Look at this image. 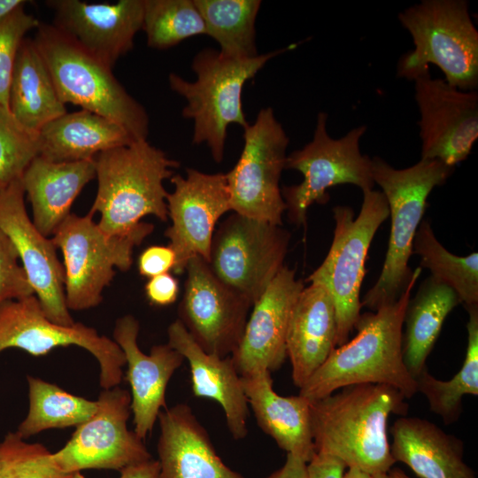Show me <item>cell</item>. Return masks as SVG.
I'll use <instances>...</instances> for the list:
<instances>
[{"label": "cell", "mask_w": 478, "mask_h": 478, "mask_svg": "<svg viewBox=\"0 0 478 478\" xmlns=\"http://www.w3.org/2000/svg\"><path fill=\"white\" fill-rule=\"evenodd\" d=\"M405 399L391 386L364 383L311 401L315 452L371 475L388 473L396 463L388 440V419L392 413L406 414Z\"/></svg>", "instance_id": "cell-1"}, {"label": "cell", "mask_w": 478, "mask_h": 478, "mask_svg": "<svg viewBox=\"0 0 478 478\" xmlns=\"http://www.w3.org/2000/svg\"><path fill=\"white\" fill-rule=\"evenodd\" d=\"M421 269L412 271L397 302L360 314L354 328L356 336L332 351L299 389L301 396L314 401L343 387L364 383L391 386L405 399L417 393L415 379L403 360L402 336L405 308Z\"/></svg>", "instance_id": "cell-2"}, {"label": "cell", "mask_w": 478, "mask_h": 478, "mask_svg": "<svg viewBox=\"0 0 478 478\" xmlns=\"http://www.w3.org/2000/svg\"><path fill=\"white\" fill-rule=\"evenodd\" d=\"M97 191L89 213L100 214V228L111 235H127L148 227L153 215L168 219L164 181L180 163L147 139L99 153L94 158Z\"/></svg>", "instance_id": "cell-3"}, {"label": "cell", "mask_w": 478, "mask_h": 478, "mask_svg": "<svg viewBox=\"0 0 478 478\" xmlns=\"http://www.w3.org/2000/svg\"><path fill=\"white\" fill-rule=\"evenodd\" d=\"M453 171L454 167L436 159L420 158L412 166L397 169L379 157L372 158L373 180L387 200L391 228L381 274L364 296L362 307L375 312L394 304L404 293L412 277L408 261L427 199Z\"/></svg>", "instance_id": "cell-4"}, {"label": "cell", "mask_w": 478, "mask_h": 478, "mask_svg": "<svg viewBox=\"0 0 478 478\" xmlns=\"http://www.w3.org/2000/svg\"><path fill=\"white\" fill-rule=\"evenodd\" d=\"M297 43L245 59L227 58L213 49L196 54L192 69L196 80L189 81L176 73L168 76L171 89L183 96L187 104L182 116L194 122V144L205 143L215 162L223 159L227 127L249 126L242 106L244 83L273 58L297 47Z\"/></svg>", "instance_id": "cell-5"}, {"label": "cell", "mask_w": 478, "mask_h": 478, "mask_svg": "<svg viewBox=\"0 0 478 478\" xmlns=\"http://www.w3.org/2000/svg\"><path fill=\"white\" fill-rule=\"evenodd\" d=\"M414 48L403 54L397 76L414 81L435 65L460 90L478 87V31L465 0H423L398 13Z\"/></svg>", "instance_id": "cell-6"}, {"label": "cell", "mask_w": 478, "mask_h": 478, "mask_svg": "<svg viewBox=\"0 0 478 478\" xmlns=\"http://www.w3.org/2000/svg\"><path fill=\"white\" fill-rule=\"evenodd\" d=\"M34 42L59 98L107 119L135 140L147 139L149 116L114 76L112 69L82 49L53 24L40 22Z\"/></svg>", "instance_id": "cell-7"}, {"label": "cell", "mask_w": 478, "mask_h": 478, "mask_svg": "<svg viewBox=\"0 0 478 478\" xmlns=\"http://www.w3.org/2000/svg\"><path fill=\"white\" fill-rule=\"evenodd\" d=\"M362 192L363 202L357 217L350 206L334 207L335 227L330 249L320 266L307 278L310 282L324 285L333 298L337 320L336 346L348 341L359 319L360 288L368 250L379 227L389 216L387 200L381 191Z\"/></svg>", "instance_id": "cell-8"}, {"label": "cell", "mask_w": 478, "mask_h": 478, "mask_svg": "<svg viewBox=\"0 0 478 478\" xmlns=\"http://www.w3.org/2000/svg\"><path fill=\"white\" fill-rule=\"evenodd\" d=\"M153 229L150 223L130 235H111L100 228L90 213H71L50 237L63 256L68 310L83 311L97 306L103 300L104 289L115 275V268H130L134 248Z\"/></svg>", "instance_id": "cell-9"}, {"label": "cell", "mask_w": 478, "mask_h": 478, "mask_svg": "<svg viewBox=\"0 0 478 478\" xmlns=\"http://www.w3.org/2000/svg\"><path fill=\"white\" fill-rule=\"evenodd\" d=\"M327 126L328 114L321 112L317 116L312 141L287 155L285 169L298 171L304 177L300 183L281 189L288 218L297 226L306 223L312 204L328 202V189L351 184L365 191L374 186L372 158L360 150L366 127H356L343 136L333 138Z\"/></svg>", "instance_id": "cell-10"}, {"label": "cell", "mask_w": 478, "mask_h": 478, "mask_svg": "<svg viewBox=\"0 0 478 478\" xmlns=\"http://www.w3.org/2000/svg\"><path fill=\"white\" fill-rule=\"evenodd\" d=\"M290 236L282 226L233 212L215 229L207 263L252 306L285 266Z\"/></svg>", "instance_id": "cell-11"}, {"label": "cell", "mask_w": 478, "mask_h": 478, "mask_svg": "<svg viewBox=\"0 0 478 478\" xmlns=\"http://www.w3.org/2000/svg\"><path fill=\"white\" fill-rule=\"evenodd\" d=\"M243 148L226 173L231 211L282 226L286 204L280 188L289 139L271 107L262 108L244 128Z\"/></svg>", "instance_id": "cell-12"}, {"label": "cell", "mask_w": 478, "mask_h": 478, "mask_svg": "<svg viewBox=\"0 0 478 478\" xmlns=\"http://www.w3.org/2000/svg\"><path fill=\"white\" fill-rule=\"evenodd\" d=\"M71 345L86 350L97 360L103 389L119 386L126 358L113 339L81 322L72 325L53 322L35 295L0 305V353L17 348L40 357L58 347Z\"/></svg>", "instance_id": "cell-13"}, {"label": "cell", "mask_w": 478, "mask_h": 478, "mask_svg": "<svg viewBox=\"0 0 478 478\" xmlns=\"http://www.w3.org/2000/svg\"><path fill=\"white\" fill-rule=\"evenodd\" d=\"M96 402L93 416L76 427L63 448L50 453L51 463L64 472H120L151 459L143 440L127 428L130 392L119 386L103 389Z\"/></svg>", "instance_id": "cell-14"}, {"label": "cell", "mask_w": 478, "mask_h": 478, "mask_svg": "<svg viewBox=\"0 0 478 478\" xmlns=\"http://www.w3.org/2000/svg\"><path fill=\"white\" fill-rule=\"evenodd\" d=\"M185 272L178 320L205 352L231 356L243 337L251 305L218 279L200 256L189 259Z\"/></svg>", "instance_id": "cell-15"}, {"label": "cell", "mask_w": 478, "mask_h": 478, "mask_svg": "<svg viewBox=\"0 0 478 478\" xmlns=\"http://www.w3.org/2000/svg\"><path fill=\"white\" fill-rule=\"evenodd\" d=\"M170 179L173 190L166 196V206L171 226L165 235L175 253L173 271L181 274L193 257L208 262L215 226L231 211V204L226 173L187 168L185 177L173 174Z\"/></svg>", "instance_id": "cell-16"}, {"label": "cell", "mask_w": 478, "mask_h": 478, "mask_svg": "<svg viewBox=\"0 0 478 478\" xmlns=\"http://www.w3.org/2000/svg\"><path fill=\"white\" fill-rule=\"evenodd\" d=\"M413 81L421 158L455 167L468 157L478 138V93L433 78L429 70Z\"/></svg>", "instance_id": "cell-17"}, {"label": "cell", "mask_w": 478, "mask_h": 478, "mask_svg": "<svg viewBox=\"0 0 478 478\" xmlns=\"http://www.w3.org/2000/svg\"><path fill=\"white\" fill-rule=\"evenodd\" d=\"M0 230L15 247L35 296L46 316L60 325L74 320L65 299V273L57 247L34 225L20 180L0 189Z\"/></svg>", "instance_id": "cell-18"}, {"label": "cell", "mask_w": 478, "mask_h": 478, "mask_svg": "<svg viewBox=\"0 0 478 478\" xmlns=\"http://www.w3.org/2000/svg\"><path fill=\"white\" fill-rule=\"evenodd\" d=\"M53 25L99 61L112 67L134 47L143 29L144 0L114 4L50 0Z\"/></svg>", "instance_id": "cell-19"}, {"label": "cell", "mask_w": 478, "mask_h": 478, "mask_svg": "<svg viewBox=\"0 0 478 478\" xmlns=\"http://www.w3.org/2000/svg\"><path fill=\"white\" fill-rule=\"evenodd\" d=\"M304 287L295 269L284 266L252 305L241 342L230 356L240 376L282 366L290 314Z\"/></svg>", "instance_id": "cell-20"}, {"label": "cell", "mask_w": 478, "mask_h": 478, "mask_svg": "<svg viewBox=\"0 0 478 478\" xmlns=\"http://www.w3.org/2000/svg\"><path fill=\"white\" fill-rule=\"evenodd\" d=\"M139 322L132 315L117 320L113 340L120 346L127 366L134 431L144 440L153 429L159 412L166 408V390L184 358L168 343L153 345L150 354L138 346Z\"/></svg>", "instance_id": "cell-21"}, {"label": "cell", "mask_w": 478, "mask_h": 478, "mask_svg": "<svg viewBox=\"0 0 478 478\" xmlns=\"http://www.w3.org/2000/svg\"><path fill=\"white\" fill-rule=\"evenodd\" d=\"M158 420V478H245L222 461L187 404L165 408Z\"/></svg>", "instance_id": "cell-22"}, {"label": "cell", "mask_w": 478, "mask_h": 478, "mask_svg": "<svg viewBox=\"0 0 478 478\" xmlns=\"http://www.w3.org/2000/svg\"><path fill=\"white\" fill-rule=\"evenodd\" d=\"M167 343L189 362L195 397L210 398L221 406L235 440L248 434L249 405L242 379L230 356L219 357L202 350L177 319L167 328Z\"/></svg>", "instance_id": "cell-23"}, {"label": "cell", "mask_w": 478, "mask_h": 478, "mask_svg": "<svg viewBox=\"0 0 478 478\" xmlns=\"http://www.w3.org/2000/svg\"><path fill=\"white\" fill-rule=\"evenodd\" d=\"M337 320L328 289L311 282L301 290L290 314L287 357L294 384L302 388L336 347Z\"/></svg>", "instance_id": "cell-24"}, {"label": "cell", "mask_w": 478, "mask_h": 478, "mask_svg": "<svg viewBox=\"0 0 478 478\" xmlns=\"http://www.w3.org/2000/svg\"><path fill=\"white\" fill-rule=\"evenodd\" d=\"M245 396L258 427L287 453L308 463L315 454L311 401L298 394L283 397L273 388L271 372L256 370L241 376Z\"/></svg>", "instance_id": "cell-25"}, {"label": "cell", "mask_w": 478, "mask_h": 478, "mask_svg": "<svg viewBox=\"0 0 478 478\" xmlns=\"http://www.w3.org/2000/svg\"><path fill=\"white\" fill-rule=\"evenodd\" d=\"M95 177L94 159L52 162L36 157L20 178L36 228L50 238L72 213L78 195Z\"/></svg>", "instance_id": "cell-26"}, {"label": "cell", "mask_w": 478, "mask_h": 478, "mask_svg": "<svg viewBox=\"0 0 478 478\" xmlns=\"http://www.w3.org/2000/svg\"><path fill=\"white\" fill-rule=\"evenodd\" d=\"M395 462L408 466L420 478H476L464 461L463 442L435 423L400 417L390 428Z\"/></svg>", "instance_id": "cell-27"}, {"label": "cell", "mask_w": 478, "mask_h": 478, "mask_svg": "<svg viewBox=\"0 0 478 478\" xmlns=\"http://www.w3.org/2000/svg\"><path fill=\"white\" fill-rule=\"evenodd\" d=\"M39 156L52 162H72L94 159L135 139L115 121L81 109L45 125L39 131Z\"/></svg>", "instance_id": "cell-28"}, {"label": "cell", "mask_w": 478, "mask_h": 478, "mask_svg": "<svg viewBox=\"0 0 478 478\" xmlns=\"http://www.w3.org/2000/svg\"><path fill=\"white\" fill-rule=\"evenodd\" d=\"M9 110L23 127L35 133L67 112L30 38L23 40L18 51L9 89Z\"/></svg>", "instance_id": "cell-29"}, {"label": "cell", "mask_w": 478, "mask_h": 478, "mask_svg": "<svg viewBox=\"0 0 478 478\" xmlns=\"http://www.w3.org/2000/svg\"><path fill=\"white\" fill-rule=\"evenodd\" d=\"M457 293L449 286L429 276L409 299L404 317L402 336L404 363L415 379L427 368L430 354L448 314L459 305Z\"/></svg>", "instance_id": "cell-30"}, {"label": "cell", "mask_w": 478, "mask_h": 478, "mask_svg": "<svg viewBox=\"0 0 478 478\" xmlns=\"http://www.w3.org/2000/svg\"><path fill=\"white\" fill-rule=\"evenodd\" d=\"M204 25L205 35L220 45L227 58L245 59L258 55L255 22L259 0H194Z\"/></svg>", "instance_id": "cell-31"}, {"label": "cell", "mask_w": 478, "mask_h": 478, "mask_svg": "<svg viewBox=\"0 0 478 478\" xmlns=\"http://www.w3.org/2000/svg\"><path fill=\"white\" fill-rule=\"evenodd\" d=\"M28 412L15 431L27 440L44 430L78 427L93 416L97 402L71 394L54 383L27 376Z\"/></svg>", "instance_id": "cell-32"}, {"label": "cell", "mask_w": 478, "mask_h": 478, "mask_svg": "<svg viewBox=\"0 0 478 478\" xmlns=\"http://www.w3.org/2000/svg\"><path fill=\"white\" fill-rule=\"evenodd\" d=\"M467 345L463 365L450 380L442 381L424 369L416 378V389L424 395L430 411L446 425L456 422L462 412L466 395L478 396V305L466 308Z\"/></svg>", "instance_id": "cell-33"}, {"label": "cell", "mask_w": 478, "mask_h": 478, "mask_svg": "<svg viewBox=\"0 0 478 478\" xmlns=\"http://www.w3.org/2000/svg\"><path fill=\"white\" fill-rule=\"evenodd\" d=\"M413 253L420 257V267L431 277L449 286L466 308L478 305V253L459 257L447 251L436 239L428 220L420 222L413 239Z\"/></svg>", "instance_id": "cell-34"}, {"label": "cell", "mask_w": 478, "mask_h": 478, "mask_svg": "<svg viewBox=\"0 0 478 478\" xmlns=\"http://www.w3.org/2000/svg\"><path fill=\"white\" fill-rule=\"evenodd\" d=\"M143 30L149 47L166 50L205 35V25L194 0H144Z\"/></svg>", "instance_id": "cell-35"}, {"label": "cell", "mask_w": 478, "mask_h": 478, "mask_svg": "<svg viewBox=\"0 0 478 478\" xmlns=\"http://www.w3.org/2000/svg\"><path fill=\"white\" fill-rule=\"evenodd\" d=\"M42 443H28L16 432L0 442V478H85L81 472H64L50 461Z\"/></svg>", "instance_id": "cell-36"}, {"label": "cell", "mask_w": 478, "mask_h": 478, "mask_svg": "<svg viewBox=\"0 0 478 478\" xmlns=\"http://www.w3.org/2000/svg\"><path fill=\"white\" fill-rule=\"evenodd\" d=\"M39 155V133L27 129L0 104V189L20 180Z\"/></svg>", "instance_id": "cell-37"}, {"label": "cell", "mask_w": 478, "mask_h": 478, "mask_svg": "<svg viewBox=\"0 0 478 478\" xmlns=\"http://www.w3.org/2000/svg\"><path fill=\"white\" fill-rule=\"evenodd\" d=\"M23 4L0 19V104L9 108V89L20 44L40 24Z\"/></svg>", "instance_id": "cell-38"}, {"label": "cell", "mask_w": 478, "mask_h": 478, "mask_svg": "<svg viewBox=\"0 0 478 478\" xmlns=\"http://www.w3.org/2000/svg\"><path fill=\"white\" fill-rule=\"evenodd\" d=\"M35 295L20 264L17 251L0 230V305Z\"/></svg>", "instance_id": "cell-39"}, {"label": "cell", "mask_w": 478, "mask_h": 478, "mask_svg": "<svg viewBox=\"0 0 478 478\" xmlns=\"http://www.w3.org/2000/svg\"><path fill=\"white\" fill-rule=\"evenodd\" d=\"M175 260V253L169 245H152L140 254L137 268L142 276L150 279L169 273L173 270Z\"/></svg>", "instance_id": "cell-40"}, {"label": "cell", "mask_w": 478, "mask_h": 478, "mask_svg": "<svg viewBox=\"0 0 478 478\" xmlns=\"http://www.w3.org/2000/svg\"><path fill=\"white\" fill-rule=\"evenodd\" d=\"M144 290L150 304L157 306H166L176 301L180 286L178 280L173 274L166 273L150 278L145 284Z\"/></svg>", "instance_id": "cell-41"}, {"label": "cell", "mask_w": 478, "mask_h": 478, "mask_svg": "<svg viewBox=\"0 0 478 478\" xmlns=\"http://www.w3.org/2000/svg\"><path fill=\"white\" fill-rule=\"evenodd\" d=\"M346 466L331 455L315 452L307 463L309 478H343Z\"/></svg>", "instance_id": "cell-42"}, {"label": "cell", "mask_w": 478, "mask_h": 478, "mask_svg": "<svg viewBox=\"0 0 478 478\" xmlns=\"http://www.w3.org/2000/svg\"><path fill=\"white\" fill-rule=\"evenodd\" d=\"M266 478H309L307 463L297 456L287 453L283 466Z\"/></svg>", "instance_id": "cell-43"}, {"label": "cell", "mask_w": 478, "mask_h": 478, "mask_svg": "<svg viewBox=\"0 0 478 478\" xmlns=\"http://www.w3.org/2000/svg\"><path fill=\"white\" fill-rule=\"evenodd\" d=\"M119 478H158L159 466L153 459L143 463L127 467L120 472Z\"/></svg>", "instance_id": "cell-44"}, {"label": "cell", "mask_w": 478, "mask_h": 478, "mask_svg": "<svg viewBox=\"0 0 478 478\" xmlns=\"http://www.w3.org/2000/svg\"><path fill=\"white\" fill-rule=\"evenodd\" d=\"M26 4L24 0H0V19Z\"/></svg>", "instance_id": "cell-45"}, {"label": "cell", "mask_w": 478, "mask_h": 478, "mask_svg": "<svg viewBox=\"0 0 478 478\" xmlns=\"http://www.w3.org/2000/svg\"><path fill=\"white\" fill-rule=\"evenodd\" d=\"M372 475L358 468H348L343 478H371Z\"/></svg>", "instance_id": "cell-46"}, {"label": "cell", "mask_w": 478, "mask_h": 478, "mask_svg": "<svg viewBox=\"0 0 478 478\" xmlns=\"http://www.w3.org/2000/svg\"><path fill=\"white\" fill-rule=\"evenodd\" d=\"M388 474L389 478H411L399 468H391Z\"/></svg>", "instance_id": "cell-47"}, {"label": "cell", "mask_w": 478, "mask_h": 478, "mask_svg": "<svg viewBox=\"0 0 478 478\" xmlns=\"http://www.w3.org/2000/svg\"><path fill=\"white\" fill-rule=\"evenodd\" d=\"M371 478H389V477L388 473H386V474H374V475H372Z\"/></svg>", "instance_id": "cell-48"}]
</instances>
